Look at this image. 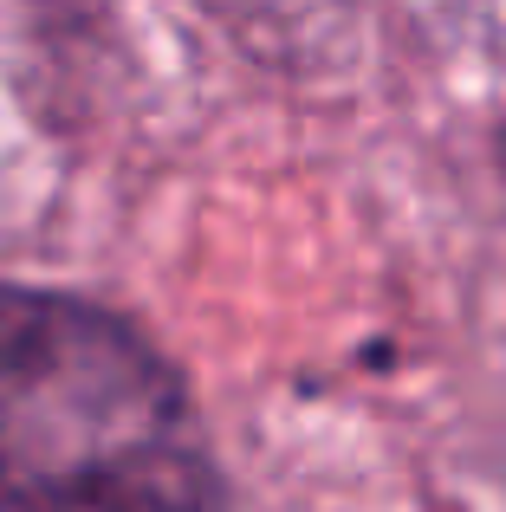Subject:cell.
I'll return each mask as SVG.
<instances>
[{
  "label": "cell",
  "mask_w": 506,
  "mask_h": 512,
  "mask_svg": "<svg viewBox=\"0 0 506 512\" xmlns=\"http://www.w3.org/2000/svg\"><path fill=\"white\" fill-rule=\"evenodd\" d=\"M0 500L208 506L221 474L189 383L137 325L65 292H0Z\"/></svg>",
  "instance_id": "6da1fadb"
},
{
  "label": "cell",
  "mask_w": 506,
  "mask_h": 512,
  "mask_svg": "<svg viewBox=\"0 0 506 512\" xmlns=\"http://www.w3.org/2000/svg\"><path fill=\"white\" fill-rule=\"evenodd\" d=\"M221 26L266 65H312L338 39L357 0H202Z\"/></svg>",
  "instance_id": "7a4b0ae2"
}]
</instances>
